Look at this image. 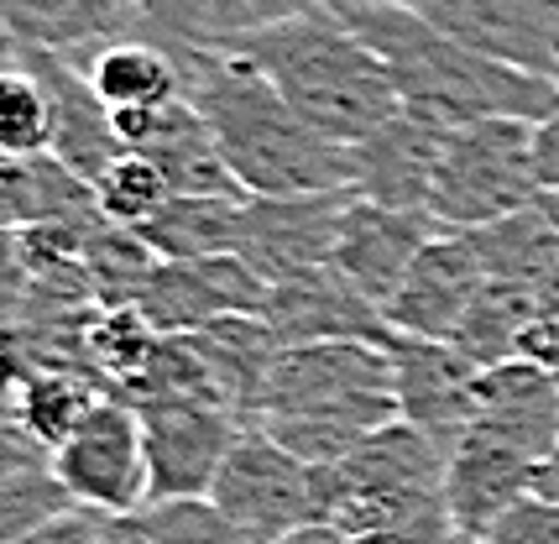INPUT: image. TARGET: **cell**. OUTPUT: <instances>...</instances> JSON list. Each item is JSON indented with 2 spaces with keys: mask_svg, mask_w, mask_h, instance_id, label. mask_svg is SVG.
Instances as JSON below:
<instances>
[{
  "mask_svg": "<svg viewBox=\"0 0 559 544\" xmlns=\"http://www.w3.org/2000/svg\"><path fill=\"white\" fill-rule=\"evenodd\" d=\"M366 48L388 63L392 84L403 95V110L444 131L471 121H549L559 110V84L528 69H512L491 52L455 43L450 32L424 22L408 5L392 0H330Z\"/></svg>",
  "mask_w": 559,
  "mask_h": 544,
  "instance_id": "1",
  "label": "cell"
},
{
  "mask_svg": "<svg viewBox=\"0 0 559 544\" xmlns=\"http://www.w3.org/2000/svg\"><path fill=\"white\" fill-rule=\"evenodd\" d=\"M183 95L199 105V116L215 131L230 174L246 184V194H330L350 189V147L319 137L314 126L293 110L283 90L262 69H251L230 48H178Z\"/></svg>",
  "mask_w": 559,
  "mask_h": 544,
  "instance_id": "2",
  "label": "cell"
},
{
  "mask_svg": "<svg viewBox=\"0 0 559 544\" xmlns=\"http://www.w3.org/2000/svg\"><path fill=\"white\" fill-rule=\"evenodd\" d=\"M397 419L392 356L371 341L283 346L251 424L309 466H335L371 429Z\"/></svg>",
  "mask_w": 559,
  "mask_h": 544,
  "instance_id": "3",
  "label": "cell"
},
{
  "mask_svg": "<svg viewBox=\"0 0 559 544\" xmlns=\"http://www.w3.org/2000/svg\"><path fill=\"white\" fill-rule=\"evenodd\" d=\"M219 48L241 52L251 69H262L293 110L341 147H356L392 116H403V95L392 84L388 63L335 11L293 16L283 26L251 32L241 43H219Z\"/></svg>",
  "mask_w": 559,
  "mask_h": 544,
  "instance_id": "4",
  "label": "cell"
},
{
  "mask_svg": "<svg viewBox=\"0 0 559 544\" xmlns=\"http://www.w3.org/2000/svg\"><path fill=\"white\" fill-rule=\"evenodd\" d=\"M319 523L345 534H392L439 519L444 508V450L408 419L371 429L335 466H314Z\"/></svg>",
  "mask_w": 559,
  "mask_h": 544,
  "instance_id": "5",
  "label": "cell"
},
{
  "mask_svg": "<svg viewBox=\"0 0 559 544\" xmlns=\"http://www.w3.org/2000/svg\"><path fill=\"white\" fill-rule=\"evenodd\" d=\"M544 199L538 178V121H471L455 126L439 152L429 215L444 230H481L534 210Z\"/></svg>",
  "mask_w": 559,
  "mask_h": 544,
  "instance_id": "6",
  "label": "cell"
},
{
  "mask_svg": "<svg viewBox=\"0 0 559 544\" xmlns=\"http://www.w3.org/2000/svg\"><path fill=\"white\" fill-rule=\"evenodd\" d=\"M210 502L251 544H277L288 540L293 529L319 523L314 466L298 461L288 446H277L262 424H246V435L236 440L230 461L219 466Z\"/></svg>",
  "mask_w": 559,
  "mask_h": 544,
  "instance_id": "7",
  "label": "cell"
},
{
  "mask_svg": "<svg viewBox=\"0 0 559 544\" xmlns=\"http://www.w3.org/2000/svg\"><path fill=\"white\" fill-rule=\"evenodd\" d=\"M52 466L63 476L79 508H95L126 519L152 502V471H146V429L142 414L126 398H99L90 419L52 450Z\"/></svg>",
  "mask_w": 559,
  "mask_h": 544,
  "instance_id": "8",
  "label": "cell"
},
{
  "mask_svg": "<svg viewBox=\"0 0 559 544\" xmlns=\"http://www.w3.org/2000/svg\"><path fill=\"white\" fill-rule=\"evenodd\" d=\"M136 414L146 429L152 502L215 493L219 466L246 435L241 414L219 398H157V403H142Z\"/></svg>",
  "mask_w": 559,
  "mask_h": 544,
  "instance_id": "9",
  "label": "cell"
},
{
  "mask_svg": "<svg viewBox=\"0 0 559 544\" xmlns=\"http://www.w3.org/2000/svg\"><path fill=\"white\" fill-rule=\"evenodd\" d=\"M350 189L330 194H251L241 221V257L257 268L262 283H288L304 272H319L335 262L341 221Z\"/></svg>",
  "mask_w": 559,
  "mask_h": 544,
  "instance_id": "10",
  "label": "cell"
},
{
  "mask_svg": "<svg viewBox=\"0 0 559 544\" xmlns=\"http://www.w3.org/2000/svg\"><path fill=\"white\" fill-rule=\"evenodd\" d=\"M392 388H397V419L418 424L444 456L476 419V382L481 362H471L455 341H424V335H392Z\"/></svg>",
  "mask_w": 559,
  "mask_h": 544,
  "instance_id": "11",
  "label": "cell"
},
{
  "mask_svg": "<svg viewBox=\"0 0 559 544\" xmlns=\"http://www.w3.org/2000/svg\"><path fill=\"white\" fill-rule=\"evenodd\" d=\"M439 32L512 69L555 79L559 69V0H392Z\"/></svg>",
  "mask_w": 559,
  "mask_h": 544,
  "instance_id": "12",
  "label": "cell"
},
{
  "mask_svg": "<svg viewBox=\"0 0 559 544\" xmlns=\"http://www.w3.org/2000/svg\"><path fill=\"white\" fill-rule=\"evenodd\" d=\"M262 304H267V283L236 251L204 262H157L136 298V309L163 335H194L230 315H262Z\"/></svg>",
  "mask_w": 559,
  "mask_h": 544,
  "instance_id": "13",
  "label": "cell"
},
{
  "mask_svg": "<svg viewBox=\"0 0 559 544\" xmlns=\"http://www.w3.org/2000/svg\"><path fill=\"white\" fill-rule=\"evenodd\" d=\"M481 288H487V268H481V251L471 241V230H439L435 241L418 251L397 298L388 304V324L397 335L455 341Z\"/></svg>",
  "mask_w": 559,
  "mask_h": 544,
  "instance_id": "14",
  "label": "cell"
},
{
  "mask_svg": "<svg viewBox=\"0 0 559 544\" xmlns=\"http://www.w3.org/2000/svg\"><path fill=\"white\" fill-rule=\"evenodd\" d=\"M262 320L272 324V335L283 346H314V341H371V346H388L397 335L388 324V315L335 262L319 272H304V277H288V283H272L267 304H262Z\"/></svg>",
  "mask_w": 559,
  "mask_h": 544,
  "instance_id": "15",
  "label": "cell"
},
{
  "mask_svg": "<svg viewBox=\"0 0 559 544\" xmlns=\"http://www.w3.org/2000/svg\"><path fill=\"white\" fill-rule=\"evenodd\" d=\"M439 230L444 225L435 215H424V210H388V204L350 194L341 221V241H335V268L388 315V304L397 298L408 268L418 262V251L429 247Z\"/></svg>",
  "mask_w": 559,
  "mask_h": 544,
  "instance_id": "16",
  "label": "cell"
},
{
  "mask_svg": "<svg viewBox=\"0 0 559 544\" xmlns=\"http://www.w3.org/2000/svg\"><path fill=\"white\" fill-rule=\"evenodd\" d=\"M538 461L491 429H465L444 456V508L465 540H487L512 502L534 493Z\"/></svg>",
  "mask_w": 559,
  "mask_h": 544,
  "instance_id": "17",
  "label": "cell"
},
{
  "mask_svg": "<svg viewBox=\"0 0 559 544\" xmlns=\"http://www.w3.org/2000/svg\"><path fill=\"white\" fill-rule=\"evenodd\" d=\"M444 126L418 121V116H392L382 131H371L366 142L350 147V168L356 184L350 194L388 204V210H424L429 215V194H435L439 152H444Z\"/></svg>",
  "mask_w": 559,
  "mask_h": 544,
  "instance_id": "18",
  "label": "cell"
},
{
  "mask_svg": "<svg viewBox=\"0 0 559 544\" xmlns=\"http://www.w3.org/2000/svg\"><path fill=\"white\" fill-rule=\"evenodd\" d=\"M476 429H491L534 461L559 450V371L538 362H497L476 382Z\"/></svg>",
  "mask_w": 559,
  "mask_h": 544,
  "instance_id": "19",
  "label": "cell"
},
{
  "mask_svg": "<svg viewBox=\"0 0 559 544\" xmlns=\"http://www.w3.org/2000/svg\"><path fill=\"white\" fill-rule=\"evenodd\" d=\"M5 37L52 48L69 58H90L116 37H136L146 0H0Z\"/></svg>",
  "mask_w": 559,
  "mask_h": 544,
  "instance_id": "20",
  "label": "cell"
},
{
  "mask_svg": "<svg viewBox=\"0 0 559 544\" xmlns=\"http://www.w3.org/2000/svg\"><path fill=\"white\" fill-rule=\"evenodd\" d=\"M0 204H5V230L105 221V215H99V199H95V184L84 174H73L58 152L5 157V168H0Z\"/></svg>",
  "mask_w": 559,
  "mask_h": 544,
  "instance_id": "21",
  "label": "cell"
},
{
  "mask_svg": "<svg viewBox=\"0 0 559 544\" xmlns=\"http://www.w3.org/2000/svg\"><path fill=\"white\" fill-rule=\"evenodd\" d=\"M79 502L52 466V450L5 424V466H0V544L26 540L32 529L73 513Z\"/></svg>",
  "mask_w": 559,
  "mask_h": 544,
  "instance_id": "22",
  "label": "cell"
},
{
  "mask_svg": "<svg viewBox=\"0 0 559 544\" xmlns=\"http://www.w3.org/2000/svg\"><path fill=\"white\" fill-rule=\"evenodd\" d=\"M246 199H199L173 194L146 225H136L142 247L157 262H204V257H241Z\"/></svg>",
  "mask_w": 559,
  "mask_h": 544,
  "instance_id": "23",
  "label": "cell"
},
{
  "mask_svg": "<svg viewBox=\"0 0 559 544\" xmlns=\"http://www.w3.org/2000/svg\"><path fill=\"white\" fill-rule=\"evenodd\" d=\"M99 398H105V388L79 367H16V377H11V419L5 424H16L37 446L58 450L79 424L90 419V409Z\"/></svg>",
  "mask_w": 559,
  "mask_h": 544,
  "instance_id": "24",
  "label": "cell"
},
{
  "mask_svg": "<svg viewBox=\"0 0 559 544\" xmlns=\"http://www.w3.org/2000/svg\"><path fill=\"white\" fill-rule=\"evenodd\" d=\"M95 95L110 105V110H142V105H168V99L183 95V74H178V58L146 37H116L95 48L90 58H73Z\"/></svg>",
  "mask_w": 559,
  "mask_h": 544,
  "instance_id": "25",
  "label": "cell"
},
{
  "mask_svg": "<svg viewBox=\"0 0 559 544\" xmlns=\"http://www.w3.org/2000/svg\"><path fill=\"white\" fill-rule=\"evenodd\" d=\"M471 241L481 251L487 277L523 283V288H538V294H549V298L559 294V236H555V225H549V215H544V204L471 230Z\"/></svg>",
  "mask_w": 559,
  "mask_h": 544,
  "instance_id": "26",
  "label": "cell"
},
{
  "mask_svg": "<svg viewBox=\"0 0 559 544\" xmlns=\"http://www.w3.org/2000/svg\"><path fill=\"white\" fill-rule=\"evenodd\" d=\"M544 304H549V294H538V288L487 277V288H481V298L471 304V315H465L455 346H461L471 362H481V367L518 362L523 335H528V324L544 315Z\"/></svg>",
  "mask_w": 559,
  "mask_h": 544,
  "instance_id": "27",
  "label": "cell"
},
{
  "mask_svg": "<svg viewBox=\"0 0 559 544\" xmlns=\"http://www.w3.org/2000/svg\"><path fill=\"white\" fill-rule=\"evenodd\" d=\"M5 74H0V152L5 157H32L52 152V95L48 84L26 69L16 52H5Z\"/></svg>",
  "mask_w": 559,
  "mask_h": 544,
  "instance_id": "28",
  "label": "cell"
},
{
  "mask_svg": "<svg viewBox=\"0 0 559 544\" xmlns=\"http://www.w3.org/2000/svg\"><path fill=\"white\" fill-rule=\"evenodd\" d=\"M95 199H99V215H105L110 225L136 230V225H146L163 204H168L173 189H168V178H163L157 163H146V157H136V152H126V157H116V163L95 178Z\"/></svg>",
  "mask_w": 559,
  "mask_h": 544,
  "instance_id": "29",
  "label": "cell"
},
{
  "mask_svg": "<svg viewBox=\"0 0 559 544\" xmlns=\"http://www.w3.org/2000/svg\"><path fill=\"white\" fill-rule=\"evenodd\" d=\"M314 11H330V0H204L199 37L219 48V43H241L251 32L283 26L293 16H314Z\"/></svg>",
  "mask_w": 559,
  "mask_h": 544,
  "instance_id": "30",
  "label": "cell"
},
{
  "mask_svg": "<svg viewBox=\"0 0 559 544\" xmlns=\"http://www.w3.org/2000/svg\"><path fill=\"white\" fill-rule=\"evenodd\" d=\"M481 544H559V502L528 493L491 523V534Z\"/></svg>",
  "mask_w": 559,
  "mask_h": 544,
  "instance_id": "31",
  "label": "cell"
},
{
  "mask_svg": "<svg viewBox=\"0 0 559 544\" xmlns=\"http://www.w3.org/2000/svg\"><path fill=\"white\" fill-rule=\"evenodd\" d=\"M105 534H110V513L73 508V513H63V519L32 529V534H26V540H16V544H105Z\"/></svg>",
  "mask_w": 559,
  "mask_h": 544,
  "instance_id": "32",
  "label": "cell"
},
{
  "mask_svg": "<svg viewBox=\"0 0 559 544\" xmlns=\"http://www.w3.org/2000/svg\"><path fill=\"white\" fill-rule=\"evenodd\" d=\"M538 178H544V194L559 189V110L549 121H538Z\"/></svg>",
  "mask_w": 559,
  "mask_h": 544,
  "instance_id": "33",
  "label": "cell"
},
{
  "mask_svg": "<svg viewBox=\"0 0 559 544\" xmlns=\"http://www.w3.org/2000/svg\"><path fill=\"white\" fill-rule=\"evenodd\" d=\"M277 544H361V540L335 529V523H304V529H293L288 540H277Z\"/></svg>",
  "mask_w": 559,
  "mask_h": 544,
  "instance_id": "34",
  "label": "cell"
},
{
  "mask_svg": "<svg viewBox=\"0 0 559 544\" xmlns=\"http://www.w3.org/2000/svg\"><path fill=\"white\" fill-rule=\"evenodd\" d=\"M534 497H549V502H559V450L538 461V471H534Z\"/></svg>",
  "mask_w": 559,
  "mask_h": 544,
  "instance_id": "35",
  "label": "cell"
},
{
  "mask_svg": "<svg viewBox=\"0 0 559 544\" xmlns=\"http://www.w3.org/2000/svg\"><path fill=\"white\" fill-rule=\"evenodd\" d=\"M555 84H559V69H555Z\"/></svg>",
  "mask_w": 559,
  "mask_h": 544,
  "instance_id": "36",
  "label": "cell"
},
{
  "mask_svg": "<svg viewBox=\"0 0 559 544\" xmlns=\"http://www.w3.org/2000/svg\"><path fill=\"white\" fill-rule=\"evenodd\" d=\"M461 544H471V540H465V534H461Z\"/></svg>",
  "mask_w": 559,
  "mask_h": 544,
  "instance_id": "37",
  "label": "cell"
},
{
  "mask_svg": "<svg viewBox=\"0 0 559 544\" xmlns=\"http://www.w3.org/2000/svg\"><path fill=\"white\" fill-rule=\"evenodd\" d=\"M471 544H481V540H471Z\"/></svg>",
  "mask_w": 559,
  "mask_h": 544,
  "instance_id": "38",
  "label": "cell"
}]
</instances>
